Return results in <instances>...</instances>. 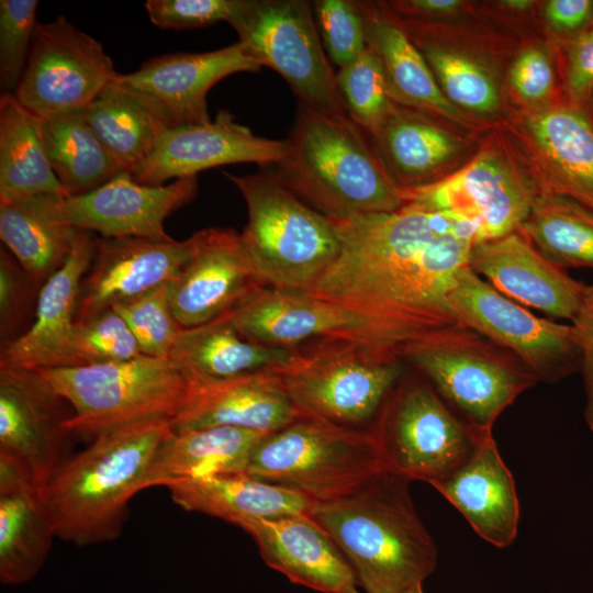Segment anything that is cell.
Segmentation results:
<instances>
[{
  "label": "cell",
  "mask_w": 593,
  "mask_h": 593,
  "mask_svg": "<svg viewBox=\"0 0 593 593\" xmlns=\"http://www.w3.org/2000/svg\"><path fill=\"white\" fill-rule=\"evenodd\" d=\"M329 220L339 250L310 292L370 320L398 351L457 323L447 294L475 243L469 222L411 205Z\"/></svg>",
  "instance_id": "6da1fadb"
},
{
  "label": "cell",
  "mask_w": 593,
  "mask_h": 593,
  "mask_svg": "<svg viewBox=\"0 0 593 593\" xmlns=\"http://www.w3.org/2000/svg\"><path fill=\"white\" fill-rule=\"evenodd\" d=\"M409 483L384 468L353 492L315 503L310 513L346 557L365 593L422 588L436 569L438 550Z\"/></svg>",
  "instance_id": "7a4b0ae2"
},
{
  "label": "cell",
  "mask_w": 593,
  "mask_h": 593,
  "mask_svg": "<svg viewBox=\"0 0 593 593\" xmlns=\"http://www.w3.org/2000/svg\"><path fill=\"white\" fill-rule=\"evenodd\" d=\"M350 118L298 104L283 157L260 167L328 217L389 213L404 205L371 139Z\"/></svg>",
  "instance_id": "3957f363"
},
{
  "label": "cell",
  "mask_w": 593,
  "mask_h": 593,
  "mask_svg": "<svg viewBox=\"0 0 593 593\" xmlns=\"http://www.w3.org/2000/svg\"><path fill=\"white\" fill-rule=\"evenodd\" d=\"M171 432L169 418L144 421L100 434L68 457L41 489L56 537L81 547L116 539Z\"/></svg>",
  "instance_id": "277c9868"
},
{
  "label": "cell",
  "mask_w": 593,
  "mask_h": 593,
  "mask_svg": "<svg viewBox=\"0 0 593 593\" xmlns=\"http://www.w3.org/2000/svg\"><path fill=\"white\" fill-rule=\"evenodd\" d=\"M399 355L480 434L492 433L502 412L539 382L513 353L458 322L407 342Z\"/></svg>",
  "instance_id": "5b68a950"
},
{
  "label": "cell",
  "mask_w": 593,
  "mask_h": 593,
  "mask_svg": "<svg viewBox=\"0 0 593 593\" xmlns=\"http://www.w3.org/2000/svg\"><path fill=\"white\" fill-rule=\"evenodd\" d=\"M406 369L396 353L351 337L306 342L272 368L302 415L368 430Z\"/></svg>",
  "instance_id": "8992f818"
},
{
  "label": "cell",
  "mask_w": 593,
  "mask_h": 593,
  "mask_svg": "<svg viewBox=\"0 0 593 593\" xmlns=\"http://www.w3.org/2000/svg\"><path fill=\"white\" fill-rule=\"evenodd\" d=\"M44 383L69 403L64 422L69 434L91 437L126 425L171 419L188 381L167 358L141 356L126 361L35 370Z\"/></svg>",
  "instance_id": "52a82bcc"
},
{
  "label": "cell",
  "mask_w": 593,
  "mask_h": 593,
  "mask_svg": "<svg viewBox=\"0 0 593 593\" xmlns=\"http://www.w3.org/2000/svg\"><path fill=\"white\" fill-rule=\"evenodd\" d=\"M224 175L246 202L248 221L240 235L265 282L310 291L339 250L329 217L262 169L246 176Z\"/></svg>",
  "instance_id": "ba28073f"
},
{
  "label": "cell",
  "mask_w": 593,
  "mask_h": 593,
  "mask_svg": "<svg viewBox=\"0 0 593 593\" xmlns=\"http://www.w3.org/2000/svg\"><path fill=\"white\" fill-rule=\"evenodd\" d=\"M384 468L370 430L302 415L257 444L246 473L321 503L353 492Z\"/></svg>",
  "instance_id": "9c48e42d"
},
{
  "label": "cell",
  "mask_w": 593,
  "mask_h": 593,
  "mask_svg": "<svg viewBox=\"0 0 593 593\" xmlns=\"http://www.w3.org/2000/svg\"><path fill=\"white\" fill-rule=\"evenodd\" d=\"M369 430L389 470L430 485L458 468L485 435L468 426L409 367L387 395Z\"/></svg>",
  "instance_id": "30bf717a"
},
{
  "label": "cell",
  "mask_w": 593,
  "mask_h": 593,
  "mask_svg": "<svg viewBox=\"0 0 593 593\" xmlns=\"http://www.w3.org/2000/svg\"><path fill=\"white\" fill-rule=\"evenodd\" d=\"M228 24L255 61L283 77L300 104L349 118L320 38L312 2L242 0Z\"/></svg>",
  "instance_id": "8fae6325"
},
{
  "label": "cell",
  "mask_w": 593,
  "mask_h": 593,
  "mask_svg": "<svg viewBox=\"0 0 593 593\" xmlns=\"http://www.w3.org/2000/svg\"><path fill=\"white\" fill-rule=\"evenodd\" d=\"M402 195L404 205L469 222L479 243L517 231L537 192L500 134L452 174L429 184L402 189Z\"/></svg>",
  "instance_id": "7c38bea8"
},
{
  "label": "cell",
  "mask_w": 593,
  "mask_h": 593,
  "mask_svg": "<svg viewBox=\"0 0 593 593\" xmlns=\"http://www.w3.org/2000/svg\"><path fill=\"white\" fill-rule=\"evenodd\" d=\"M447 302L458 323L513 353L538 381L555 384L580 372L581 353L572 324L534 315L469 266L456 273Z\"/></svg>",
  "instance_id": "4fadbf2b"
},
{
  "label": "cell",
  "mask_w": 593,
  "mask_h": 593,
  "mask_svg": "<svg viewBox=\"0 0 593 593\" xmlns=\"http://www.w3.org/2000/svg\"><path fill=\"white\" fill-rule=\"evenodd\" d=\"M502 136L537 194L593 212V112L564 100L515 112Z\"/></svg>",
  "instance_id": "5bb4252c"
},
{
  "label": "cell",
  "mask_w": 593,
  "mask_h": 593,
  "mask_svg": "<svg viewBox=\"0 0 593 593\" xmlns=\"http://www.w3.org/2000/svg\"><path fill=\"white\" fill-rule=\"evenodd\" d=\"M118 74L102 44L60 15L37 22L14 97L41 120L83 112Z\"/></svg>",
  "instance_id": "9a60e30c"
},
{
  "label": "cell",
  "mask_w": 593,
  "mask_h": 593,
  "mask_svg": "<svg viewBox=\"0 0 593 593\" xmlns=\"http://www.w3.org/2000/svg\"><path fill=\"white\" fill-rule=\"evenodd\" d=\"M198 193V178L174 180L152 187L123 171L101 187L65 198L42 195L21 202L49 222L97 232L102 237L170 239L164 223Z\"/></svg>",
  "instance_id": "2e32d148"
},
{
  "label": "cell",
  "mask_w": 593,
  "mask_h": 593,
  "mask_svg": "<svg viewBox=\"0 0 593 593\" xmlns=\"http://www.w3.org/2000/svg\"><path fill=\"white\" fill-rule=\"evenodd\" d=\"M261 66L236 42L203 53H170L146 60L114 82L142 103L166 128L211 122L208 93L220 80Z\"/></svg>",
  "instance_id": "e0dca14e"
},
{
  "label": "cell",
  "mask_w": 593,
  "mask_h": 593,
  "mask_svg": "<svg viewBox=\"0 0 593 593\" xmlns=\"http://www.w3.org/2000/svg\"><path fill=\"white\" fill-rule=\"evenodd\" d=\"M190 255L168 282L172 313L181 328L208 323L268 286L240 233L209 227L189 237Z\"/></svg>",
  "instance_id": "ac0fdd59"
},
{
  "label": "cell",
  "mask_w": 593,
  "mask_h": 593,
  "mask_svg": "<svg viewBox=\"0 0 593 593\" xmlns=\"http://www.w3.org/2000/svg\"><path fill=\"white\" fill-rule=\"evenodd\" d=\"M225 314L243 337L267 346L295 348L317 338L351 337L399 355L370 320L307 290L266 286Z\"/></svg>",
  "instance_id": "d6986e66"
},
{
  "label": "cell",
  "mask_w": 593,
  "mask_h": 593,
  "mask_svg": "<svg viewBox=\"0 0 593 593\" xmlns=\"http://www.w3.org/2000/svg\"><path fill=\"white\" fill-rule=\"evenodd\" d=\"M61 401L35 371L0 366V460L40 489L69 457Z\"/></svg>",
  "instance_id": "ffe728a7"
},
{
  "label": "cell",
  "mask_w": 593,
  "mask_h": 593,
  "mask_svg": "<svg viewBox=\"0 0 593 593\" xmlns=\"http://www.w3.org/2000/svg\"><path fill=\"white\" fill-rule=\"evenodd\" d=\"M286 150V141L258 136L228 110H220L209 123L166 128L149 157L130 174L142 184L158 187L222 165H272Z\"/></svg>",
  "instance_id": "44dd1931"
},
{
  "label": "cell",
  "mask_w": 593,
  "mask_h": 593,
  "mask_svg": "<svg viewBox=\"0 0 593 593\" xmlns=\"http://www.w3.org/2000/svg\"><path fill=\"white\" fill-rule=\"evenodd\" d=\"M190 248L189 238L186 240L147 237L97 239L94 262L80 284L76 323L168 283L186 264Z\"/></svg>",
  "instance_id": "7402d4cb"
},
{
  "label": "cell",
  "mask_w": 593,
  "mask_h": 593,
  "mask_svg": "<svg viewBox=\"0 0 593 593\" xmlns=\"http://www.w3.org/2000/svg\"><path fill=\"white\" fill-rule=\"evenodd\" d=\"M468 266L518 304L571 322L588 290L585 283L545 257L521 228L474 243Z\"/></svg>",
  "instance_id": "603a6c76"
},
{
  "label": "cell",
  "mask_w": 593,
  "mask_h": 593,
  "mask_svg": "<svg viewBox=\"0 0 593 593\" xmlns=\"http://www.w3.org/2000/svg\"><path fill=\"white\" fill-rule=\"evenodd\" d=\"M90 232L77 230L64 264L42 284L29 331L2 349L0 366L27 371L79 366L76 310L83 275L96 255Z\"/></svg>",
  "instance_id": "cb8c5ba5"
},
{
  "label": "cell",
  "mask_w": 593,
  "mask_h": 593,
  "mask_svg": "<svg viewBox=\"0 0 593 593\" xmlns=\"http://www.w3.org/2000/svg\"><path fill=\"white\" fill-rule=\"evenodd\" d=\"M188 383L170 419L174 432L232 426L272 433L302 416L272 369Z\"/></svg>",
  "instance_id": "d4e9b609"
},
{
  "label": "cell",
  "mask_w": 593,
  "mask_h": 593,
  "mask_svg": "<svg viewBox=\"0 0 593 593\" xmlns=\"http://www.w3.org/2000/svg\"><path fill=\"white\" fill-rule=\"evenodd\" d=\"M267 566L292 583L321 593H356L357 575L324 528L310 515L253 519L238 525Z\"/></svg>",
  "instance_id": "484cf974"
},
{
  "label": "cell",
  "mask_w": 593,
  "mask_h": 593,
  "mask_svg": "<svg viewBox=\"0 0 593 593\" xmlns=\"http://www.w3.org/2000/svg\"><path fill=\"white\" fill-rule=\"evenodd\" d=\"M432 486L486 542L504 548L516 538L519 501L513 475L492 433L483 435L471 455Z\"/></svg>",
  "instance_id": "4316f807"
},
{
  "label": "cell",
  "mask_w": 593,
  "mask_h": 593,
  "mask_svg": "<svg viewBox=\"0 0 593 593\" xmlns=\"http://www.w3.org/2000/svg\"><path fill=\"white\" fill-rule=\"evenodd\" d=\"M448 122L427 112L395 104L371 139L385 169L402 188L436 182L454 172L469 143Z\"/></svg>",
  "instance_id": "83f0119b"
},
{
  "label": "cell",
  "mask_w": 593,
  "mask_h": 593,
  "mask_svg": "<svg viewBox=\"0 0 593 593\" xmlns=\"http://www.w3.org/2000/svg\"><path fill=\"white\" fill-rule=\"evenodd\" d=\"M367 44L380 58L393 100L433 114L451 125L475 127L474 121L441 91L422 53L385 2L355 0Z\"/></svg>",
  "instance_id": "f1b7e54d"
},
{
  "label": "cell",
  "mask_w": 593,
  "mask_h": 593,
  "mask_svg": "<svg viewBox=\"0 0 593 593\" xmlns=\"http://www.w3.org/2000/svg\"><path fill=\"white\" fill-rule=\"evenodd\" d=\"M55 528L42 491L8 461L0 460V581L30 582L52 548Z\"/></svg>",
  "instance_id": "f546056e"
},
{
  "label": "cell",
  "mask_w": 593,
  "mask_h": 593,
  "mask_svg": "<svg viewBox=\"0 0 593 593\" xmlns=\"http://www.w3.org/2000/svg\"><path fill=\"white\" fill-rule=\"evenodd\" d=\"M269 433L232 426L171 432L159 445L144 489L225 473H246L253 450Z\"/></svg>",
  "instance_id": "4dcf8cb0"
},
{
  "label": "cell",
  "mask_w": 593,
  "mask_h": 593,
  "mask_svg": "<svg viewBox=\"0 0 593 593\" xmlns=\"http://www.w3.org/2000/svg\"><path fill=\"white\" fill-rule=\"evenodd\" d=\"M188 512L210 515L235 526L243 522L310 514L314 502L293 490L247 473H225L187 480L167 488Z\"/></svg>",
  "instance_id": "1f68e13d"
},
{
  "label": "cell",
  "mask_w": 593,
  "mask_h": 593,
  "mask_svg": "<svg viewBox=\"0 0 593 593\" xmlns=\"http://www.w3.org/2000/svg\"><path fill=\"white\" fill-rule=\"evenodd\" d=\"M293 351L246 339L223 314L202 325L181 328L168 359L188 382L210 381L279 367Z\"/></svg>",
  "instance_id": "d6a6232c"
},
{
  "label": "cell",
  "mask_w": 593,
  "mask_h": 593,
  "mask_svg": "<svg viewBox=\"0 0 593 593\" xmlns=\"http://www.w3.org/2000/svg\"><path fill=\"white\" fill-rule=\"evenodd\" d=\"M69 194L48 161L42 120L26 110L14 94L0 97V201Z\"/></svg>",
  "instance_id": "836d02e7"
},
{
  "label": "cell",
  "mask_w": 593,
  "mask_h": 593,
  "mask_svg": "<svg viewBox=\"0 0 593 593\" xmlns=\"http://www.w3.org/2000/svg\"><path fill=\"white\" fill-rule=\"evenodd\" d=\"M396 19L454 105L465 113L479 116H491L499 112V82L485 63L473 54L455 48L436 22Z\"/></svg>",
  "instance_id": "e575fe53"
},
{
  "label": "cell",
  "mask_w": 593,
  "mask_h": 593,
  "mask_svg": "<svg viewBox=\"0 0 593 593\" xmlns=\"http://www.w3.org/2000/svg\"><path fill=\"white\" fill-rule=\"evenodd\" d=\"M51 167L69 195L92 191L126 171L104 148L83 112L42 120Z\"/></svg>",
  "instance_id": "d590c367"
},
{
  "label": "cell",
  "mask_w": 593,
  "mask_h": 593,
  "mask_svg": "<svg viewBox=\"0 0 593 593\" xmlns=\"http://www.w3.org/2000/svg\"><path fill=\"white\" fill-rule=\"evenodd\" d=\"M89 127L128 172L152 154L165 131L152 113L114 81L83 111Z\"/></svg>",
  "instance_id": "8d00e7d4"
},
{
  "label": "cell",
  "mask_w": 593,
  "mask_h": 593,
  "mask_svg": "<svg viewBox=\"0 0 593 593\" xmlns=\"http://www.w3.org/2000/svg\"><path fill=\"white\" fill-rule=\"evenodd\" d=\"M519 228L555 265L593 269L592 211L562 197L537 194Z\"/></svg>",
  "instance_id": "74e56055"
},
{
  "label": "cell",
  "mask_w": 593,
  "mask_h": 593,
  "mask_svg": "<svg viewBox=\"0 0 593 593\" xmlns=\"http://www.w3.org/2000/svg\"><path fill=\"white\" fill-rule=\"evenodd\" d=\"M75 233L76 228L54 224L22 203L0 201V238L36 284L64 264Z\"/></svg>",
  "instance_id": "f35d334b"
},
{
  "label": "cell",
  "mask_w": 593,
  "mask_h": 593,
  "mask_svg": "<svg viewBox=\"0 0 593 593\" xmlns=\"http://www.w3.org/2000/svg\"><path fill=\"white\" fill-rule=\"evenodd\" d=\"M348 116L368 135L373 134L393 110L385 71L377 53L367 47L336 72Z\"/></svg>",
  "instance_id": "ab89813d"
},
{
  "label": "cell",
  "mask_w": 593,
  "mask_h": 593,
  "mask_svg": "<svg viewBox=\"0 0 593 593\" xmlns=\"http://www.w3.org/2000/svg\"><path fill=\"white\" fill-rule=\"evenodd\" d=\"M112 309L126 322L143 355L168 359L181 329L172 313L168 283Z\"/></svg>",
  "instance_id": "60d3db41"
},
{
  "label": "cell",
  "mask_w": 593,
  "mask_h": 593,
  "mask_svg": "<svg viewBox=\"0 0 593 593\" xmlns=\"http://www.w3.org/2000/svg\"><path fill=\"white\" fill-rule=\"evenodd\" d=\"M37 0L0 1V89L14 94L26 67L37 24Z\"/></svg>",
  "instance_id": "b9f144b4"
},
{
  "label": "cell",
  "mask_w": 593,
  "mask_h": 593,
  "mask_svg": "<svg viewBox=\"0 0 593 593\" xmlns=\"http://www.w3.org/2000/svg\"><path fill=\"white\" fill-rule=\"evenodd\" d=\"M75 349L79 366L143 356L131 328L113 309L76 323Z\"/></svg>",
  "instance_id": "7bdbcfd3"
},
{
  "label": "cell",
  "mask_w": 593,
  "mask_h": 593,
  "mask_svg": "<svg viewBox=\"0 0 593 593\" xmlns=\"http://www.w3.org/2000/svg\"><path fill=\"white\" fill-rule=\"evenodd\" d=\"M312 8L328 58L339 68L351 63L367 47L355 0H315Z\"/></svg>",
  "instance_id": "ee69618b"
},
{
  "label": "cell",
  "mask_w": 593,
  "mask_h": 593,
  "mask_svg": "<svg viewBox=\"0 0 593 593\" xmlns=\"http://www.w3.org/2000/svg\"><path fill=\"white\" fill-rule=\"evenodd\" d=\"M510 86L525 109L564 100L549 52L539 45L523 48L508 70Z\"/></svg>",
  "instance_id": "f6af8a7d"
},
{
  "label": "cell",
  "mask_w": 593,
  "mask_h": 593,
  "mask_svg": "<svg viewBox=\"0 0 593 593\" xmlns=\"http://www.w3.org/2000/svg\"><path fill=\"white\" fill-rule=\"evenodd\" d=\"M561 90L566 102L593 112V21L559 41Z\"/></svg>",
  "instance_id": "bcb514c9"
},
{
  "label": "cell",
  "mask_w": 593,
  "mask_h": 593,
  "mask_svg": "<svg viewBox=\"0 0 593 593\" xmlns=\"http://www.w3.org/2000/svg\"><path fill=\"white\" fill-rule=\"evenodd\" d=\"M242 0H148L150 22L164 30H190L230 22Z\"/></svg>",
  "instance_id": "7dc6e473"
},
{
  "label": "cell",
  "mask_w": 593,
  "mask_h": 593,
  "mask_svg": "<svg viewBox=\"0 0 593 593\" xmlns=\"http://www.w3.org/2000/svg\"><path fill=\"white\" fill-rule=\"evenodd\" d=\"M36 283L3 249L0 253V329L9 336L23 321Z\"/></svg>",
  "instance_id": "c3c4849f"
},
{
  "label": "cell",
  "mask_w": 593,
  "mask_h": 593,
  "mask_svg": "<svg viewBox=\"0 0 593 593\" xmlns=\"http://www.w3.org/2000/svg\"><path fill=\"white\" fill-rule=\"evenodd\" d=\"M580 353L585 393L584 419L593 433V283L588 286L583 303L571 322Z\"/></svg>",
  "instance_id": "681fc988"
},
{
  "label": "cell",
  "mask_w": 593,
  "mask_h": 593,
  "mask_svg": "<svg viewBox=\"0 0 593 593\" xmlns=\"http://www.w3.org/2000/svg\"><path fill=\"white\" fill-rule=\"evenodd\" d=\"M544 18L559 41L570 38L593 21V0H549L544 4Z\"/></svg>",
  "instance_id": "f907efd6"
},
{
  "label": "cell",
  "mask_w": 593,
  "mask_h": 593,
  "mask_svg": "<svg viewBox=\"0 0 593 593\" xmlns=\"http://www.w3.org/2000/svg\"><path fill=\"white\" fill-rule=\"evenodd\" d=\"M501 3L514 11H525L530 8L534 2L527 0H508Z\"/></svg>",
  "instance_id": "816d5d0a"
},
{
  "label": "cell",
  "mask_w": 593,
  "mask_h": 593,
  "mask_svg": "<svg viewBox=\"0 0 593 593\" xmlns=\"http://www.w3.org/2000/svg\"><path fill=\"white\" fill-rule=\"evenodd\" d=\"M398 593H424V591H423V586H422V588L409 589V590L398 592Z\"/></svg>",
  "instance_id": "f5cc1de1"
},
{
  "label": "cell",
  "mask_w": 593,
  "mask_h": 593,
  "mask_svg": "<svg viewBox=\"0 0 593 593\" xmlns=\"http://www.w3.org/2000/svg\"><path fill=\"white\" fill-rule=\"evenodd\" d=\"M356 593H362V592H360V591H357Z\"/></svg>",
  "instance_id": "db71d44e"
}]
</instances>
